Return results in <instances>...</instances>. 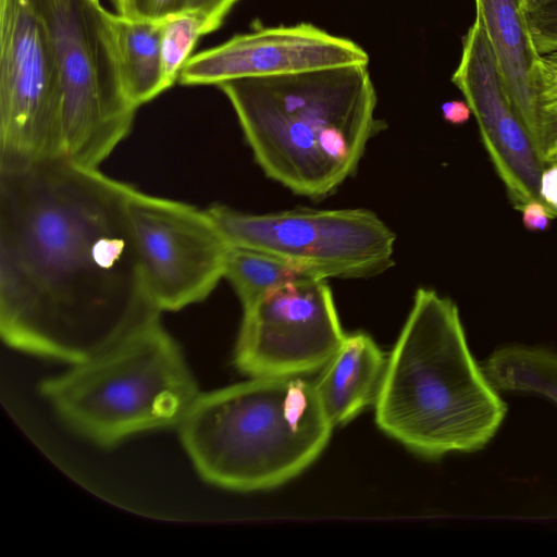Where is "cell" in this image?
<instances>
[{"label": "cell", "mask_w": 557, "mask_h": 557, "mask_svg": "<svg viewBox=\"0 0 557 557\" xmlns=\"http://www.w3.org/2000/svg\"><path fill=\"white\" fill-rule=\"evenodd\" d=\"M133 189L63 157L0 163V332L76 364L160 315L128 218Z\"/></svg>", "instance_id": "6da1fadb"}, {"label": "cell", "mask_w": 557, "mask_h": 557, "mask_svg": "<svg viewBox=\"0 0 557 557\" xmlns=\"http://www.w3.org/2000/svg\"><path fill=\"white\" fill-rule=\"evenodd\" d=\"M232 104L256 162L296 195L322 199L356 172L375 116L368 65L247 77L216 85Z\"/></svg>", "instance_id": "7a4b0ae2"}, {"label": "cell", "mask_w": 557, "mask_h": 557, "mask_svg": "<svg viewBox=\"0 0 557 557\" xmlns=\"http://www.w3.org/2000/svg\"><path fill=\"white\" fill-rule=\"evenodd\" d=\"M389 437L428 458L486 446L507 405L473 358L457 306L421 287L374 401Z\"/></svg>", "instance_id": "3957f363"}, {"label": "cell", "mask_w": 557, "mask_h": 557, "mask_svg": "<svg viewBox=\"0 0 557 557\" xmlns=\"http://www.w3.org/2000/svg\"><path fill=\"white\" fill-rule=\"evenodd\" d=\"M178 426L199 475L238 492L273 488L301 473L334 428L314 382L302 376L250 377L200 393Z\"/></svg>", "instance_id": "277c9868"}, {"label": "cell", "mask_w": 557, "mask_h": 557, "mask_svg": "<svg viewBox=\"0 0 557 557\" xmlns=\"http://www.w3.org/2000/svg\"><path fill=\"white\" fill-rule=\"evenodd\" d=\"M40 393L64 424L102 447L137 433L178 426L200 394L159 315L46 379Z\"/></svg>", "instance_id": "5b68a950"}, {"label": "cell", "mask_w": 557, "mask_h": 557, "mask_svg": "<svg viewBox=\"0 0 557 557\" xmlns=\"http://www.w3.org/2000/svg\"><path fill=\"white\" fill-rule=\"evenodd\" d=\"M62 87L61 157L95 168L131 132L137 108L123 85L115 14L101 0H30Z\"/></svg>", "instance_id": "8992f818"}, {"label": "cell", "mask_w": 557, "mask_h": 557, "mask_svg": "<svg viewBox=\"0 0 557 557\" xmlns=\"http://www.w3.org/2000/svg\"><path fill=\"white\" fill-rule=\"evenodd\" d=\"M227 242L285 260L318 278H364L393 264L394 232L366 209L246 213L207 209Z\"/></svg>", "instance_id": "52a82bcc"}, {"label": "cell", "mask_w": 557, "mask_h": 557, "mask_svg": "<svg viewBox=\"0 0 557 557\" xmlns=\"http://www.w3.org/2000/svg\"><path fill=\"white\" fill-rule=\"evenodd\" d=\"M62 87L30 0H0V162L61 157Z\"/></svg>", "instance_id": "ba28073f"}, {"label": "cell", "mask_w": 557, "mask_h": 557, "mask_svg": "<svg viewBox=\"0 0 557 557\" xmlns=\"http://www.w3.org/2000/svg\"><path fill=\"white\" fill-rule=\"evenodd\" d=\"M127 209L156 308L175 311L206 299L224 277L231 248L209 211L135 187Z\"/></svg>", "instance_id": "9c48e42d"}, {"label": "cell", "mask_w": 557, "mask_h": 557, "mask_svg": "<svg viewBox=\"0 0 557 557\" xmlns=\"http://www.w3.org/2000/svg\"><path fill=\"white\" fill-rule=\"evenodd\" d=\"M345 335L326 280L287 282L243 308L235 366L250 377L302 376L321 370Z\"/></svg>", "instance_id": "30bf717a"}, {"label": "cell", "mask_w": 557, "mask_h": 557, "mask_svg": "<svg viewBox=\"0 0 557 557\" xmlns=\"http://www.w3.org/2000/svg\"><path fill=\"white\" fill-rule=\"evenodd\" d=\"M474 115L481 139L515 207L542 201L540 182L545 165L517 116L479 17L462 38L461 58L451 76Z\"/></svg>", "instance_id": "8fae6325"}, {"label": "cell", "mask_w": 557, "mask_h": 557, "mask_svg": "<svg viewBox=\"0 0 557 557\" xmlns=\"http://www.w3.org/2000/svg\"><path fill=\"white\" fill-rule=\"evenodd\" d=\"M369 60L367 51L355 41L311 23H298L238 34L196 53L183 66L177 82L216 86L237 78L369 65Z\"/></svg>", "instance_id": "7c38bea8"}, {"label": "cell", "mask_w": 557, "mask_h": 557, "mask_svg": "<svg viewBox=\"0 0 557 557\" xmlns=\"http://www.w3.org/2000/svg\"><path fill=\"white\" fill-rule=\"evenodd\" d=\"M474 4L509 101L534 147L537 132L534 79L541 54L529 22V0H474Z\"/></svg>", "instance_id": "4fadbf2b"}, {"label": "cell", "mask_w": 557, "mask_h": 557, "mask_svg": "<svg viewBox=\"0 0 557 557\" xmlns=\"http://www.w3.org/2000/svg\"><path fill=\"white\" fill-rule=\"evenodd\" d=\"M386 362L383 351L368 334L345 335L314 382L333 426L350 421L375 401Z\"/></svg>", "instance_id": "5bb4252c"}, {"label": "cell", "mask_w": 557, "mask_h": 557, "mask_svg": "<svg viewBox=\"0 0 557 557\" xmlns=\"http://www.w3.org/2000/svg\"><path fill=\"white\" fill-rule=\"evenodd\" d=\"M161 23L115 14L124 90L137 109L170 88L162 63Z\"/></svg>", "instance_id": "9a60e30c"}, {"label": "cell", "mask_w": 557, "mask_h": 557, "mask_svg": "<svg viewBox=\"0 0 557 557\" xmlns=\"http://www.w3.org/2000/svg\"><path fill=\"white\" fill-rule=\"evenodd\" d=\"M498 392L533 394L557 405V351L521 344L492 352L482 366Z\"/></svg>", "instance_id": "2e32d148"}, {"label": "cell", "mask_w": 557, "mask_h": 557, "mask_svg": "<svg viewBox=\"0 0 557 557\" xmlns=\"http://www.w3.org/2000/svg\"><path fill=\"white\" fill-rule=\"evenodd\" d=\"M224 277L230 281L245 308L273 287L313 276L277 257L231 245Z\"/></svg>", "instance_id": "e0dca14e"}, {"label": "cell", "mask_w": 557, "mask_h": 557, "mask_svg": "<svg viewBox=\"0 0 557 557\" xmlns=\"http://www.w3.org/2000/svg\"><path fill=\"white\" fill-rule=\"evenodd\" d=\"M535 151L545 164L557 162V51L542 54L535 72Z\"/></svg>", "instance_id": "ac0fdd59"}, {"label": "cell", "mask_w": 557, "mask_h": 557, "mask_svg": "<svg viewBox=\"0 0 557 557\" xmlns=\"http://www.w3.org/2000/svg\"><path fill=\"white\" fill-rule=\"evenodd\" d=\"M208 35L205 18L191 11H180L161 23V54L164 75L170 87L191 57L200 37Z\"/></svg>", "instance_id": "d6986e66"}, {"label": "cell", "mask_w": 557, "mask_h": 557, "mask_svg": "<svg viewBox=\"0 0 557 557\" xmlns=\"http://www.w3.org/2000/svg\"><path fill=\"white\" fill-rule=\"evenodd\" d=\"M529 22L539 53L557 51V0H529Z\"/></svg>", "instance_id": "ffe728a7"}, {"label": "cell", "mask_w": 557, "mask_h": 557, "mask_svg": "<svg viewBox=\"0 0 557 557\" xmlns=\"http://www.w3.org/2000/svg\"><path fill=\"white\" fill-rule=\"evenodd\" d=\"M117 14L161 22L181 11V0H113Z\"/></svg>", "instance_id": "44dd1931"}, {"label": "cell", "mask_w": 557, "mask_h": 557, "mask_svg": "<svg viewBox=\"0 0 557 557\" xmlns=\"http://www.w3.org/2000/svg\"><path fill=\"white\" fill-rule=\"evenodd\" d=\"M238 0H181V11L200 14L206 21L207 34L216 30Z\"/></svg>", "instance_id": "7402d4cb"}, {"label": "cell", "mask_w": 557, "mask_h": 557, "mask_svg": "<svg viewBox=\"0 0 557 557\" xmlns=\"http://www.w3.org/2000/svg\"><path fill=\"white\" fill-rule=\"evenodd\" d=\"M540 197L555 219L557 216V162L544 169L540 182Z\"/></svg>", "instance_id": "603a6c76"}, {"label": "cell", "mask_w": 557, "mask_h": 557, "mask_svg": "<svg viewBox=\"0 0 557 557\" xmlns=\"http://www.w3.org/2000/svg\"><path fill=\"white\" fill-rule=\"evenodd\" d=\"M521 212L524 227L532 232L546 230L553 219L546 206L537 200L527 203Z\"/></svg>", "instance_id": "cb8c5ba5"}, {"label": "cell", "mask_w": 557, "mask_h": 557, "mask_svg": "<svg viewBox=\"0 0 557 557\" xmlns=\"http://www.w3.org/2000/svg\"><path fill=\"white\" fill-rule=\"evenodd\" d=\"M441 111L445 121L458 125L467 122L472 114L466 101L450 100L442 104Z\"/></svg>", "instance_id": "d4e9b609"}]
</instances>
